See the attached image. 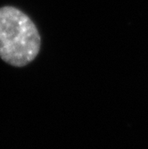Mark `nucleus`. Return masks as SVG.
<instances>
[{
  "label": "nucleus",
  "instance_id": "nucleus-1",
  "mask_svg": "<svg viewBox=\"0 0 148 149\" xmlns=\"http://www.w3.org/2000/svg\"><path fill=\"white\" fill-rule=\"evenodd\" d=\"M41 38L33 21L13 6L0 8V57L6 63L22 67L38 55Z\"/></svg>",
  "mask_w": 148,
  "mask_h": 149
}]
</instances>
